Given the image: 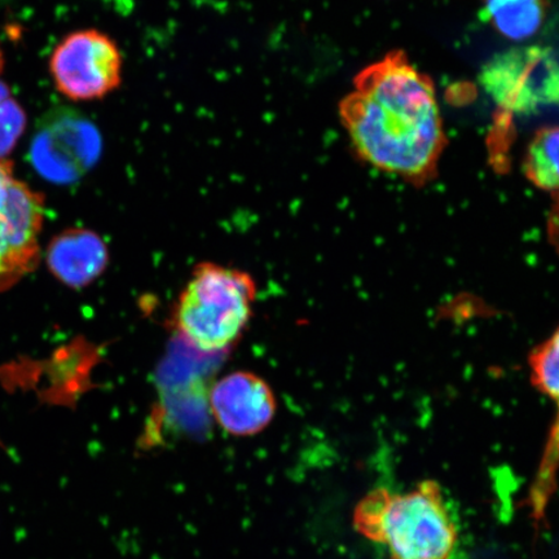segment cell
<instances>
[{
  "label": "cell",
  "instance_id": "cell-1",
  "mask_svg": "<svg viewBox=\"0 0 559 559\" xmlns=\"http://www.w3.org/2000/svg\"><path fill=\"white\" fill-rule=\"evenodd\" d=\"M354 87L340 117L356 155L417 187L435 179L447 138L430 76L393 51L362 69Z\"/></svg>",
  "mask_w": 559,
  "mask_h": 559
},
{
  "label": "cell",
  "instance_id": "cell-2",
  "mask_svg": "<svg viewBox=\"0 0 559 559\" xmlns=\"http://www.w3.org/2000/svg\"><path fill=\"white\" fill-rule=\"evenodd\" d=\"M354 527L390 559H452L457 526L442 489L425 480L409 492L377 488L354 510Z\"/></svg>",
  "mask_w": 559,
  "mask_h": 559
},
{
  "label": "cell",
  "instance_id": "cell-3",
  "mask_svg": "<svg viewBox=\"0 0 559 559\" xmlns=\"http://www.w3.org/2000/svg\"><path fill=\"white\" fill-rule=\"evenodd\" d=\"M255 299L257 284L248 272L202 262L179 295L174 324L194 348L219 353L240 340Z\"/></svg>",
  "mask_w": 559,
  "mask_h": 559
},
{
  "label": "cell",
  "instance_id": "cell-4",
  "mask_svg": "<svg viewBox=\"0 0 559 559\" xmlns=\"http://www.w3.org/2000/svg\"><path fill=\"white\" fill-rule=\"evenodd\" d=\"M479 82L508 114L534 115L559 104V64L548 48L516 47L486 62Z\"/></svg>",
  "mask_w": 559,
  "mask_h": 559
},
{
  "label": "cell",
  "instance_id": "cell-5",
  "mask_svg": "<svg viewBox=\"0 0 559 559\" xmlns=\"http://www.w3.org/2000/svg\"><path fill=\"white\" fill-rule=\"evenodd\" d=\"M44 219V195L13 178L10 160L0 159V292L38 267Z\"/></svg>",
  "mask_w": 559,
  "mask_h": 559
},
{
  "label": "cell",
  "instance_id": "cell-6",
  "mask_svg": "<svg viewBox=\"0 0 559 559\" xmlns=\"http://www.w3.org/2000/svg\"><path fill=\"white\" fill-rule=\"evenodd\" d=\"M50 67L56 87L73 102L102 100L122 83L120 47L96 29L67 35L55 48Z\"/></svg>",
  "mask_w": 559,
  "mask_h": 559
},
{
  "label": "cell",
  "instance_id": "cell-7",
  "mask_svg": "<svg viewBox=\"0 0 559 559\" xmlns=\"http://www.w3.org/2000/svg\"><path fill=\"white\" fill-rule=\"evenodd\" d=\"M99 132L73 115L52 117L35 136L32 160L35 169L55 183H72L91 169L100 155Z\"/></svg>",
  "mask_w": 559,
  "mask_h": 559
},
{
  "label": "cell",
  "instance_id": "cell-8",
  "mask_svg": "<svg viewBox=\"0 0 559 559\" xmlns=\"http://www.w3.org/2000/svg\"><path fill=\"white\" fill-rule=\"evenodd\" d=\"M209 405L223 430L234 437H253L267 429L277 411L270 384L253 372L223 377L210 391Z\"/></svg>",
  "mask_w": 559,
  "mask_h": 559
},
{
  "label": "cell",
  "instance_id": "cell-9",
  "mask_svg": "<svg viewBox=\"0 0 559 559\" xmlns=\"http://www.w3.org/2000/svg\"><path fill=\"white\" fill-rule=\"evenodd\" d=\"M45 258L51 275L74 290L95 283L110 262L107 242L88 228H68L56 235L48 243Z\"/></svg>",
  "mask_w": 559,
  "mask_h": 559
},
{
  "label": "cell",
  "instance_id": "cell-10",
  "mask_svg": "<svg viewBox=\"0 0 559 559\" xmlns=\"http://www.w3.org/2000/svg\"><path fill=\"white\" fill-rule=\"evenodd\" d=\"M531 382L540 394L554 402L557 408V418L550 432L549 449L545 454L547 464H543L540 481H549V473L555 469L559 460V328L550 337L542 342L528 359Z\"/></svg>",
  "mask_w": 559,
  "mask_h": 559
},
{
  "label": "cell",
  "instance_id": "cell-11",
  "mask_svg": "<svg viewBox=\"0 0 559 559\" xmlns=\"http://www.w3.org/2000/svg\"><path fill=\"white\" fill-rule=\"evenodd\" d=\"M545 15L544 0H486L480 16L502 35L523 40L540 29Z\"/></svg>",
  "mask_w": 559,
  "mask_h": 559
},
{
  "label": "cell",
  "instance_id": "cell-12",
  "mask_svg": "<svg viewBox=\"0 0 559 559\" xmlns=\"http://www.w3.org/2000/svg\"><path fill=\"white\" fill-rule=\"evenodd\" d=\"M523 171L537 188L559 194V126L536 132L524 156Z\"/></svg>",
  "mask_w": 559,
  "mask_h": 559
},
{
  "label": "cell",
  "instance_id": "cell-13",
  "mask_svg": "<svg viewBox=\"0 0 559 559\" xmlns=\"http://www.w3.org/2000/svg\"><path fill=\"white\" fill-rule=\"evenodd\" d=\"M25 126L26 116L23 108L11 96L0 100V158L13 150L23 135Z\"/></svg>",
  "mask_w": 559,
  "mask_h": 559
},
{
  "label": "cell",
  "instance_id": "cell-14",
  "mask_svg": "<svg viewBox=\"0 0 559 559\" xmlns=\"http://www.w3.org/2000/svg\"><path fill=\"white\" fill-rule=\"evenodd\" d=\"M5 97H10V90L3 83H0V100L5 99Z\"/></svg>",
  "mask_w": 559,
  "mask_h": 559
},
{
  "label": "cell",
  "instance_id": "cell-15",
  "mask_svg": "<svg viewBox=\"0 0 559 559\" xmlns=\"http://www.w3.org/2000/svg\"><path fill=\"white\" fill-rule=\"evenodd\" d=\"M3 68H4V58H3L2 48H0V73L3 72Z\"/></svg>",
  "mask_w": 559,
  "mask_h": 559
}]
</instances>
